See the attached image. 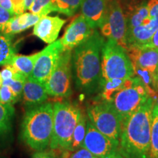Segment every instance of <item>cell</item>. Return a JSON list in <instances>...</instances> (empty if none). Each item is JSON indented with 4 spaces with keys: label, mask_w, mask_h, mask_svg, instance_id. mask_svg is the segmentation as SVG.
<instances>
[{
    "label": "cell",
    "mask_w": 158,
    "mask_h": 158,
    "mask_svg": "<svg viewBox=\"0 0 158 158\" xmlns=\"http://www.w3.org/2000/svg\"><path fill=\"white\" fill-rule=\"evenodd\" d=\"M15 54L10 35L0 34V66L9 64Z\"/></svg>",
    "instance_id": "cell-21"
},
{
    "label": "cell",
    "mask_w": 158,
    "mask_h": 158,
    "mask_svg": "<svg viewBox=\"0 0 158 158\" xmlns=\"http://www.w3.org/2000/svg\"><path fill=\"white\" fill-rule=\"evenodd\" d=\"M48 94L45 84L31 78V77L27 78L23 85L21 98L23 99V103L27 108L44 103L48 100Z\"/></svg>",
    "instance_id": "cell-17"
},
{
    "label": "cell",
    "mask_w": 158,
    "mask_h": 158,
    "mask_svg": "<svg viewBox=\"0 0 158 158\" xmlns=\"http://www.w3.org/2000/svg\"><path fill=\"white\" fill-rule=\"evenodd\" d=\"M127 31L149 22L150 20L147 2H141L133 6L125 15Z\"/></svg>",
    "instance_id": "cell-19"
},
{
    "label": "cell",
    "mask_w": 158,
    "mask_h": 158,
    "mask_svg": "<svg viewBox=\"0 0 158 158\" xmlns=\"http://www.w3.org/2000/svg\"><path fill=\"white\" fill-rule=\"evenodd\" d=\"M11 2L15 15L22 14L26 11L25 0H11Z\"/></svg>",
    "instance_id": "cell-32"
},
{
    "label": "cell",
    "mask_w": 158,
    "mask_h": 158,
    "mask_svg": "<svg viewBox=\"0 0 158 158\" xmlns=\"http://www.w3.org/2000/svg\"><path fill=\"white\" fill-rule=\"evenodd\" d=\"M63 51L64 48L59 40L49 44L40 51L32 73L29 77L45 84L56 67Z\"/></svg>",
    "instance_id": "cell-10"
},
{
    "label": "cell",
    "mask_w": 158,
    "mask_h": 158,
    "mask_svg": "<svg viewBox=\"0 0 158 158\" xmlns=\"http://www.w3.org/2000/svg\"><path fill=\"white\" fill-rule=\"evenodd\" d=\"M2 85V78L1 73H0V87H1Z\"/></svg>",
    "instance_id": "cell-39"
},
{
    "label": "cell",
    "mask_w": 158,
    "mask_h": 158,
    "mask_svg": "<svg viewBox=\"0 0 158 158\" xmlns=\"http://www.w3.org/2000/svg\"><path fill=\"white\" fill-rule=\"evenodd\" d=\"M41 19L38 15L31 13H23L21 15H15L5 25L1 32L4 35H14L34 27Z\"/></svg>",
    "instance_id": "cell-18"
},
{
    "label": "cell",
    "mask_w": 158,
    "mask_h": 158,
    "mask_svg": "<svg viewBox=\"0 0 158 158\" xmlns=\"http://www.w3.org/2000/svg\"><path fill=\"white\" fill-rule=\"evenodd\" d=\"M105 158H124V157L118 152V151H116L112 154H110V155H108L107 157H106Z\"/></svg>",
    "instance_id": "cell-36"
},
{
    "label": "cell",
    "mask_w": 158,
    "mask_h": 158,
    "mask_svg": "<svg viewBox=\"0 0 158 158\" xmlns=\"http://www.w3.org/2000/svg\"><path fill=\"white\" fill-rule=\"evenodd\" d=\"M152 98L122 120L118 151L124 158H149L152 110Z\"/></svg>",
    "instance_id": "cell-2"
},
{
    "label": "cell",
    "mask_w": 158,
    "mask_h": 158,
    "mask_svg": "<svg viewBox=\"0 0 158 158\" xmlns=\"http://www.w3.org/2000/svg\"><path fill=\"white\" fill-rule=\"evenodd\" d=\"M108 4V0H84L81 14L92 28L101 27L107 13Z\"/></svg>",
    "instance_id": "cell-16"
},
{
    "label": "cell",
    "mask_w": 158,
    "mask_h": 158,
    "mask_svg": "<svg viewBox=\"0 0 158 158\" xmlns=\"http://www.w3.org/2000/svg\"><path fill=\"white\" fill-rule=\"evenodd\" d=\"M15 14L9 12L7 10L3 8L0 6V31L5 27V25L12 18L15 16Z\"/></svg>",
    "instance_id": "cell-31"
},
{
    "label": "cell",
    "mask_w": 158,
    "mask_h": 158,
    "mask_svg": "<svg viewBox=\"0 0 158 158\" xmlns=\"http://www.w3.org/2000/svg\"><path fill=\"white\" fill-rule=\"evenodd\" d=\"M149 158H158V103L157 102H155L152 110Z\"/></svg>",
    "instance_id": "cell-26"
},
{
    "label": "cell",
    "mask_w": 158,
    "mask_h": 158,
    "mask_svg": "<svg viewBox=\"0 0 158 158\" xmlns=\"http://www.w3.org/2000/svg\"><path fill=\"white\" fill-rule=\"evenodd\" d=\"M147 5L150 17L149 21L127 31L128 48L146 44L158 29V0H149Z\"/></svg>",
    "instance_id": "cell-13"
},
{
    "label": "cell",
    "mask_w": 158,
    "mask_h": 158,
    "mask_svg": "<svg viewBox=\"0 0 158 158\" xmlns=\"http://www.w3.org/2000/svg\"><path fill=\"white\" fill-rule=\"evenodd\" d=\"M124 80L111 79L104 81L101 89V99L109 102H113L116 94L123 88Z\"/></svg>",
    "instance_id": "cell-23"
},
{
    "label": "cell",
    "mask_w": 158,
    "mask_h": 158,
    "mask_svg": "<svg viewBox=\"0 0 158 158\" xmlns=\"http://www.w3.org/2000/svg\"><path fill=\"white\" fill-rule=\"evenodd\" d=\"M32 158H57L53 152H47L46 149L42 151H36L33 154Z\"/></svg>",
    "instance_id": "cell-34"
},
{
    "label": "cell",
    "mask_w": 158,
    "mask_h": 158,
    "mask_svg": "<svg viewBox=\"0 0 158 158\" xmlns=\"http://www.w3.org/2000/svg\"><path fill=\"white\" fill-rule=\"evenodd\" d=\"M127 54L133 66L145 69L155 76L158 68V48L130 46Z\"/></svg>",
    "instance_id": "cell-15"
},
{
    "label": "cell",
    "mask_w": 158,
    "mask_h": 158,
    "mask_svg": "<svg viewBox=\"0 0 158 158\" xmlns=\"http://www.w3.org/2000/svg\"><path fill=\"white\" fill-rule=\"evenodd\" d=\"M72 51H63L56 67L45 83L48 96L65 98L72 94Z\"/></svg>",
    "instance_id": "cell-8"
},
{
    "label": "cell",
    "mask_w": 158,
    "mask_h": 158,
    "mask_svg": "<svg viewBox=\"0 0 158 158\" xmlns=\"http://www.w3.org/2000/svg\"><path fill=\"white\" fill-rule=\"evenodd\" d=\"M84 0H52L54 12L73 16L82 5Z\"/></svg>",
    "instance_id": "cell-25"
},
{
    "label": "cell",
    "mask_w": 158,
    "mask_h": 158,
    "mask_svg": "<svg viewBox=\"0 0 158 158\" xmlns=\"http://www.w3.org/2000/svg\"><path fill=\"white\" fill-rule=\"evenodd\" d=\"M141 47H145V48H158V29L154 33L151 38L148 42Z\"/></svg>",
    "instance_id": "cell-33"
},
{
    "label": "cell",
    "mask_w": 158,
    "mask_h": 158,
    "mask_svg": "<svg viewBox=\"0 0 158 158\" xmlns=\"http://www.w3.org/2000/svg\"><path fill=\"white\" fill-rule=\"evenodd\" d=\"M54 128V104L44 103L29 108L21 123L23 142L35 151L49 147Z\"/></svg>",
    "instance_id": "cell-3"
},
{
    "label": "cell",
    "mask_w": 158,
    "mask_h": 158,
    "mask_svg": "<svg viewBox=\"0 0 158 158\" xmlns=\"http://www.w3.org/2000/svg\"><path fill=\"white\" fill-rule=\"evenodd\" d=\"M101 68L104 81L125 79L134 76L133 64L127 51L112 40L108 39L102 48Z\"/></svg>",
    "instance_id": "cell-5"
},
{
    "label": "cell",
    "mask_w": 158,
    "mask_h": 158,
    "mask_svg": "<svg viewBox=\"0 0 158 158\" xmlns=\"http://www.w3.org/2000/svg\"><path fill=\"white\" fill-rule=\"evenodd\" d=\"M94 29L90 27L82 14L77 15L65 29L64 34L59 39L64 51H73L82 44L93 34Z\"/></svg>",
    "instance_id": "cell-12"
},
{
    "label": "cell",
    "mask_w": 158,
    "mask_h": 158,
    "mask_svg": "<svg viewBox=\"0 0 158 158\" xmlns=\"http://www.w3.org/2000/svg\"><path fill=\"white\" fill-rule=\"evenodd\" d=\"M0 6L2 7L3 8L7 10L10 13L15 14L11 0H0Z\"/></svg>",
    "instance_id": "cell-35"
},
{
    "label": "cell",
    "mask_w": 158,
    "mask_h": 158,
    "mask_svg": "<svg viewBox=\"0 0 158 158\" xmlns=\"http://www.w3.org/2000/svg\"><path fill=\"white\" fill-rule=\"evenodd\" d=\"M82 114L76 104L57 102L54 104V128L49 147L51 149L69 150L73 134Z\"/></svg>",
    "instance_id": "cell-4"
},
{
    "label": "cell",
    "mask_w": 158,
    "mask_h": 158,
    "mask_svg": "<svg viewBox=\"0 0 158 158\" xmlns=\"http://www.w3.org/2000/svg\"><path fill=\"white\" fill-rule=\"evenodd\" d=\"M65 22V20L59 16H43L34 26L32 34L44 43L51 44L58 38Z\"/></svg>",
    "instance_id": "cell-14"
},
{
    "label": "cell",
    "mask_w": 158,
    "mask_h": 158,
    "mask_svg": "<svg viewBox=\"0 0 158 158\" xmlns=\"http://www.w3.org/2000/svg\"><path fill=\"white\" fill-rule=\"evenodd\" d=\"M62 158H99L90 152L89 150L84 147L71 152L69 150H65L63 152Z\"/></svg>",
    "instance_id": "cell-30"
},
{
    "label": "cell",
    "mask_w": 158,
    "mask_h": 158,
    "mask_svg": "<svg viewBox=\"0 0 158 158\" xmlns=\"http://www.w3.org/2000/svg\"><path fill=\"white\" fill-rule=\"evenodd\" d=\"M103 37L94 29L87 40L72 51L73 80L75 87L81 93L92 94L102 89V48Z\"/></svg>",
    "instance_id": "cell-1"
},
{
    "label": "cell",
    "mask_w": 158,
    "mask_h": 158,
    "mask_svg": "<svg viewBox=\"0 0 158 158\" xmlns=\"http://www.w3.org/2000/svg\"><path fill=\"white\" fill-rule=\"evenodd\" d=\"M14 114L13 105L0 103V135L11 131Z\"/></svg>",
    "instance_id": "cell-24"
},
{
    "label": "cell",
    "mask_w": 158,
    "mask_h": 158,
    "mask_svg": "<svg viewBox=\"0 0 158 158\" xmlns=\"http://www.w3.org/2000/svg\"><path fill=\"white\" fill-rule=\"evenodd\" d=\"M99 158H105L114 152L118 147L109 138L100 132L87 117L86 131L83 147Z\"/></svg>",
    "instance_id": "cell-11"
},
{
    "label": "cell",
    "mask_w": 158,
    "mask_h": 158,
    "mask_svg": "<svg viewBox=\"0 0 158 158\" xmlns=\"http://www.w3.org/2000/svg\"><path fill=\"white\" fill-rule=\"evenodd\" d=\"M26 79H27V77L18 73L13 78L2 81V84L7 85L9 87H10L13 92H14L15 96L20 100L21 97H22L23 88Z\"/></svg>",
    "instance_id": "cell-28"
},
{
    "label": "cell",
    "mask_w": 158,
    "mask_h": 158,
    "mask_svg": "<svg viewBox=\"0 0 158 158\" xmlns=\"http://www.w3.org/2000/svg\"><path fill=\"white\" fill-rule=\"evenodd\" d=\"M86 123H87V117L84 113H82L73 134L69 151H76L83 147L84 138L86 135Z\"/></svg>",
    "instance_id": "cell-22"
},
{
    "label": "cell",
    "mask_w": 158,
    "mask_h": 158,
    "mask_svg": "<svg viewBox=\"0 0 158 158\" xmlns=\"http://www.w3.org/2000/svg\"><path fill=\"white\" fill-rule=\"evenodd\" d=\"M87 117L92 124L109 138L116 145H119L122 117L113 102L102 100L87 107Z\"/></svg>",
    "instance_id": "cell-6"
},
{
    "label": "cell",
    "mask_w": 158,
    "mask_h": 158,
    "mask_svg": "<svg viewBox=\"0 0 158 158\" xmlns=\"http://www.w3.org/2000/svg\"><path fill=\"white\" fill-rule=\"evenodd\" d=\"M0 158H6V157H3V156H0Z\"/></svg>",
    "instance_id": "cell-40"
},
{
    "label": "cell",
    "mask_w": 158,
    "mask_h": 158,
    "mask_svg": "<svg viewBox=\"0 0 158 158\" xmlns=\"http://www.w3.org/2000/svg\"><path fill=\"white\" fill-rule=\"evenodd\" d=\"M40 54V51L31 55H28V56L15 54L13 57L9 64L13 66L19 73L28 78L31 76L35 64Z\"/></svg>",
    "instance_id": "cell-20"
},
{
    "label": "cell",
    "mask_w": 158,
    "mask_h": 158,
    "mask_svg": "<svg viewBox=\"0 0 158 158\" xmlns=\"http://www.w3.org/2000/svg\"><path fill=\"white\" fill-rule=\"evenodd\" d=\"M28 10L33 14L43 17L54 12L52 0H33Z\"/></svg>",
    "instance_id": "cell-27"
},
{
    "label": "cell",
    "mask_w": 158,
    "mask_h": 158,
    "mask_svg": "<svg viewBox=\"0 0 158 158\" xmlns=\"http://www.w3.org/2000/svg\"><path fill=\"white\" fill-rule=\"evenodd\" d=\"M155 79H156V84H157V86L158 87V68H157V72H156V74H155Z\"/></svg>",
    "instance_id": "cell-38"
},
{
    "label": "cell",
    "mask_w": 158,
    "mask_h": 158,
    "mask_svg": "<svg viewBox=\"0 0 158 158\" xmlns=\"http://www.w3.org/2000/svg\"><path fill=\"white\" fill-rule=\"evenodd\" d=\"M33 0H25V10H28L29 7L32 3Z\"/></svg>",
    "instance_id": "cell-37"
},
{
    "label": "cell",
    "mask_w": 158,
    "mask_h": 158,
    "mask_svg": "<svg viewBox=\"0 0 158 158\" xmlns=\"http://www.w3.org/2000/svg\"><path fill=\"white\" fill-rule=\"evenodd\" d=\"M19 101V100L10 87L7 85H2L0 87V103L14 105Z\"/></svg>",
    "instance_id": "cell-29"
},
{
    "label": "cell",
    "mask_w": 158,
    "mask_h": 158,
    "mask_svg": "<svg viewBox=\"0 0 158 158\" xmlns=\"http://www.w3.org/2000/svg\"><path fill=\"white\" fill-rule=\"evenodd\" d=\"M149 98L142 81L134 76L124 80L123 88L116 94L113 104L121 116L122 122Z\"/></svg>",
    "instance_id": "cell-7"
},
{
    "label": "cell",
    "mask_w": 158,
    "mask_h": 158,
    "mask_svg": "<svg viewBox=\"0 0 158 158\" xmlns=\"http://www.w3.org/2000/svg\"><path fill=\"white\" fill-rule=\"evenodd\" d=\"M100 29L102 36L127 51V20L118 0H108L106 19Z\"/></svg>",
    "instance_id": "cell-9"
}]
</instances>
